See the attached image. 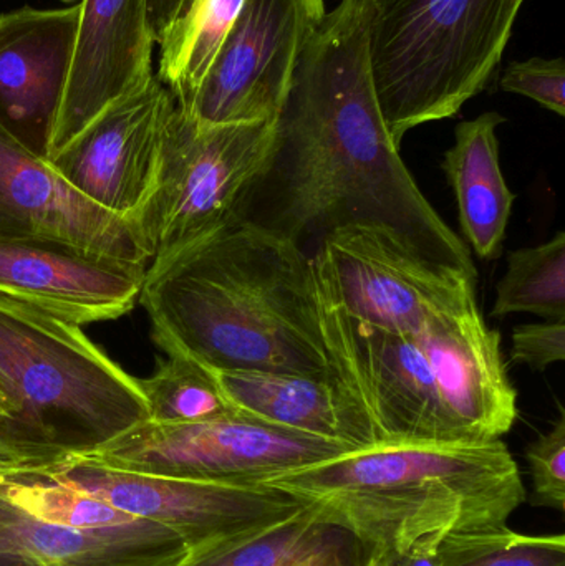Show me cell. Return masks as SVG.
I'll return each instance as SVG.
<instances>
[{
	"label": "cell",
	"mask_w": 565,
	"mask_h": 566,
	"mask_svg": "<svg viewBox=\"0 0 565 566\" xmlns=\"http://www.w3.org/2000/svg\"><path fill=\"white\" fill-rule=\"evenodd\" d=\"M370 0H341L311 36L274 119L242 221L294 242L381 226L433 261L477 275L470 249L415 182L381 116L368 53Z\"/></svg>",
	"instance_id": "cell-1"
},
{
	"label": "cell",
	"mask_w": 565,
	"mask_h": 566,
	"mask_svg": "<svg viewBox=\"0 0 565 566\" xmlns=\"http://www.w3.org/2000/svg\"><path fill=\"white\" fill-rule=\"evenodd\" d=\"M139 300L156 345L211 371L332 376L311 258L252 222L148 265Z\"/></svg>",
	"instance_id": "cell-2"
},
{
	"label": "cell",
	"mask_w": 565,
	"mask_h": 566,
	"mask_svg": "<svg viewBox=\"0 0 565 566\" xmlns=\"http://www.w3.org/2000/svg\"><path fill=\"white\" fill-rule=\"evenodd\" d=\"M261 485L314 509L368 552L405 551L428 535L503 531L526 495L520 468L501 439L378 444Z\"/></svg>",
	"instance_id": "cell-3"
},
{
	"label": "cell",
	"mask_w": 565,
	"mask_h": 566,
	"mask_svg": "<svg viewBox=\"0 0 565 566\" xmlns=\"http://www.w3.org/2000/svg\"><path fill=\"white\" fill-rule=\"evenodd\" d=\"M526 0H370L368 53L395 145L458 115L496 73Z\"/></svg>",
	"instance_id": "cell-4"
},
{
	"label": "cell",
	"mask_w": 565,
	"mask_h": 566,
	"mask_svg": "<svg viewBox=\"0 0 565 566\" xmlns=\"http://www.w3.org/2000/svg\"><path fill=\"white\" fill-rule=\"evenodd\" d=\"M0 411L36 441L88 452L148 421L138 378L75 323L0 296Z\"/></svg>",
	"instance_id": "cell-5"
},
{
	"label": "cell",
	"mask_w": 565,
	"mask_h": 566,
	"mask_svg": "<svg viewBox=\"0 0 565 566\" xmlns=\"http://www.w3.org/2000/svg\"><path fill=\"white\" fill-rule=\"evenodd\" d=\"M272 122L201 125L176 106L166 122L155 191L136 219L149 265L239 221L264 171Z\"/></svg>",
	"instance_id": "cell-6"
},
{
	"label": "cell",
	"mask_w": 565,
	"mask_h": 566,
	"mask_svg": "<svg viewBox=\"0 0 565 566\" xmlns=\"http://www.w3.org/2000/svg\"><path fill=\"white\" fill-rule=\"evenodd\" d=\"M311 261L325 298L390 332L417 336L437 316L477 303V275L433 261L381 226L334 229Z\"/></svg>",
	"instance_id": "cell-7"
},
{
	"label": "cell",
	"mask_w": 565,
	"mask_h": 566,
	"mask_svg": "<svg viewBox=\"0 0 565 566\" xmlns=\"http://www.w3.org/2000/svg\"><path fill=\"white\" fill-rule=\"evenodd\" d=\"M352 451L358 449L232 411L186 424L145 421L106 444L79 454L139 474L261 485L275 475Z\"/></svg>",
	"instance_id": "cell-8"
},
{
	"label": "cell",
	"mask_w": 565,
	"mask_h": 566,
	"mask_svg": "<svg viewBox=\"0 0 565 566\" xmlns=\"http://www.w3.org/2000/svg\"><path fill=\"white\" fill-rule=\"evenodd\" d=\"M317 292L332 376L368 416L381 444H461L417 338L342 312Z\"/></svg>",
	"instance_id": "cell-9"
},
{
	"label": "cell",
	"mask_w": 565,
	"mask_h": 566,
	"mask_svg": "<svg viewBox=\"0 0 565 566\" xmlns=\"http://www.w3.org/2000/svg\"><path fill=\"white\" fill-rule=\"evenodd\" d=\"M80 489L139 521L155 522L178 534L189 551L222 538L259 531L291 517L302 504L264 485L215 484L139 474L69 454L40 472Z\"/></svg>",
	"instance_id": "cell-10"
},
{
	"label": "cell",
	"mask_w": 565,
	"mask_h": 566,
	"mask_svg": "<svg viewBox=\"0 0 565 566\" xmlns=\"http://www.w3.org/2000/svg\"><path fill=\"white\" fill-rule=\"evenodd\" d=\"M325 15V0H245L182 112L201 125L275 119L302 52Z\"/></svg>",
	"instance_id": "cell-11"
},
{
	"label": "cell",
	"mask_w": 565,
	"mask_h": 566,
	"mask_svg": "<svg viewBox=\"0 0 565 566\" xmlns=\"http://www.w3.org/2000/svg\"><path fill=\"white\" fill-rule=\"evenodd\" d=\"M175 98L158 76L103 113L50 159L83 198L136 224L155 191L166 122Z\"/></svg>",
	"instance_id": "cell-12"
},
{
	"label": "cell",
	"mask_w": 565,
	"mask_h": 566,
	"mask_svg": "<svg viewBox=\"0 0 565 566\" xmlns=\"http://www.w3.org/2000/svg\"><path fill=\"white\" fill-rule=\"evenodd\" d=\"M148 0H82L65 92L46 161L116 103L155 78Z\"/></svg>",
	"instance_id": "cell-13"
},
{
	"label": "cell",
	"mask_w": 565,
	"mask_h": 566,
	"mask_svg": "<svg viewBox=\"0 0 565 566\" xmlns=\"http://www.w3.org/2000/svg\"><path fill=\"white\" fill-rule=\"evenodd\" d=\"M0 238L59 241L149 265L138 226L103 211L0 125Z\"/></svg>",
	"instance_id": "cell-14"
},
{
	"label": "cell",
	"mask_w": 565,
	"mask_h": 566,
	"mask_svg": "<svg viewBox=\"0 0 565 566\" xmlns=\"http://www.w3.org/2000/svg\"><path fill=\"white\" fill-rule=\"evenodd\" d=\"M146 271L66 242L0 238V296L79 326L132 312Z\"/></svg>",
	"instance_id": "cell-15"
},
{
	"label": "cell",
	"mask_w": 565,
	"mask_h": 566,
	"mask_svg": "<svg viewBox=\"0 0 565 566\" xmlns=\"http://www.w3.org/2000/svg\"><path fill=\"white\" fill-rule=\"evenodd\" d=\"M444 415L461 444L498 441L517 419V392L508 376L501 335L478 303L431 319L417 336Z\"/></svg>",
	"instance_id": "cell-16"
},
{
	"label": "cell",
	"mask_w": 565,
	"mask_h": 566,
	"mask_svg": "<svg viewBox=\"0 0 565 566\" xmlns=\"http://www.w3.org/2000/svg\"><path fill=\"white\" fill-rule=\"evenodd\" d=\"M80 3L0 15V125L46 159L69 78Z\"/></svg>",
	"instance_id": "cell-17"
},
{
	"label": "cell",
	"mask_w": 565,
	"mask_h": 566,
	"mask_svg": "<svg viewBox=\"0 0 565 566\" xmlns=\"http://www.w3.org/2000/svg\"><path fill=\"white\" fill-rule=\"evenodd\" d=\"M188 554L178 534L155 522L62 527L0 497V566H178Z\"/></svg>",
	"instance_id": "cell-18"
},
{
	"label": "cell",
	"mask_w": 565,
	"mask_h": 566,
	"mask_svg": "<svg viewBox=\"0 0 565 566\" xmlns=\"http://www.w3.org/2000/svg\"><path fill=\"white\" fill-rule=\"evenodd\" d=\"M216 378L242 415L355 449L381 444L368 416L334 376L231 371Z\"/></svg>",
	"instance_id": "cell-19"
},
{
	"label": "cell",
	"mask_w": 565,
	"mask_h": 566,
	"mask_svg": "<svg viewBox=\"0 0 565 566\" xmlns=\"http://www.w3.org/2000/svg\"><path fill=\"white\" fill-rule=\"evenodd\" d=\"M504 122L496 112L461 122L453 146L444 153L443 171L457 199L461 231L481 261L500 258L513 211L514 195L504 181L496 133Z\"/></svg>",
	"instance_id": "cell-20"
},
{
	"label": "cell",
	"mask_w": 565,
	"mask_h": 566,
	"mask_svg": "<svg viewBox=\"0 0 565 566\" xmlns=\"http://www.w3.org/2000/svg\"><path fill=\"white\" fill-rule=\"evenodd\" d=\"M368 557L355 535L302 505L268 527L189 551L178 566H367Z\"/></svg>",
	"instance_id": "cell-21"
},
{
	"label": "cell",
	"mask_w": 565,
	"mask_h": 566,
	"mask_svg": "<svg viewBox=\"0 0 565 566\" xmlns=\"http://www.w3.org/2000/svg\"><path fill=\"white\" fill-rule=\"evenodd\" d=\"M245 0H181L159 39V82L188 109Z\"/></svg>",
	"instance_id": "cell-22"
},
{
	"label": "cell",
	"mask_w": 565,
	"mask_h": 566,
	"mask_svg": "<svg viewBox=\"0 0 565 566\" xmlns=\"http://www.w3.org/2000/svg\"><path fill=\"white\" fill-rule=\"evenodd\" d=\"M148 379H138L148 421L186 424L236 411L219 386L216 373L175 349Z\"/></svg>",
	"instance_id": "cell-23"
},
{
	"label": "cell",
	"mask_w": 565,
	"mask_h": 566,
	"mask_svg": "<svg viewBox=\"0 0 565 566\" xmlns=\"http://www.w3.org/2000/svg\"><path fill=\"white\" fill-rule=\"evenodd\" d=\"M531 313L565 319V234L546 244L517 249L508 255L506 274L496 286L493 316Z\"/></svg>",
	"instance_id": "cell-24"
},
{
	"label": "cell",
	"mask_w": 565,
	"mask_h": 566,
	"mask_svg": "<svg viewBox=\"0 0 565 566\" xmlns=\"http://www.w3.org/2000/svg\"><path fill=\"white\" fill-rule=\"evenodd\" d=\"M0 497L39 521L62 527H108L135 521L98 497L40 472L0 474Z\"/></svg>",
	"instance_id": "cell-25"
},
{
	"label": "cell",
	"mask_w": 565,
	"mask_h": 566,
	"mask_svg": "<svg viewBox=\"0 0 565 566\" xmlns=\"http://www.w3.org/2000/svg\"><path fill=\"white\" fill-rule=\"evenodd\" d=\"M441 566H565V537L521 535L511 531L447 535Z\"/></svg>",
	"instance_id": "cell-26"
},
{
	"label": "cell",
	"mask_w": 565,
	"mask_h": 566,
	"mask_svg": "<svg viewBox=\"0 0 565 566\" xmlns=\"http://www.w3.org/2000/svg\"><path fill=\"white\" fill-rule=\"evenodd\" d=\"M533 479V504L565 511V411L559 405L556 424L526 449Z\"/></svg>",
	"instance_id": "cell-27"
},
{
	"label": "cell",
	"mask_w": 565,
	"mask_h": 566,
	"mask_svg": "<svg viewBox=\"0 0 565 566\" xmlns=\"http://www.w3.org/2000/svg\"><path fill=\"white\" fill-rule=\"evenodd\" d=\"M501 88L526 96L557 116H565L564 59H533L511 62L501 75Z\"/></svg>",
	"instance_id": "cell-28"
},
{
	"label": "cell",
	"mask_w": 565,
	"mask_h": 566,
	"mask_svg": "<svg viewBox=\"0 0 565 566\" xmlns=\"http://www.w3.org/2000/svg\"><path fill=\"white\" fill-rule=\"evenodd\" d=\"M66 455L60 449L36 441L19 422L0 411V474L46 471Z\"/></svg>",
	"instance_id": "cell-29"
},
{
	"label": "cell",
	"mask_w": 565,
	"mask_h": 566,
	"mask_svg": "<svg viewBox=\"0 0 565 566\" xmlns=\"http://www.w3.org/2000/svg\"><path fill=\"white\" fill-rule=\"evenodd\" d=\"M565 359V319H544L514 328L511 361L546 371Z\"/></svg>",
	"instance_id": "cell-30"
},
{
	"label": "cell",
	"mask_w": 565,
	"mask_h": 566,
	"mask_svg": "<svg viewBox=\"0 0 565 566\" xmlns=\"http://www.w3.org/2000/svg\"><path fill=\"white\" fill-rule=\"evenodd\" d=\"M447 535H428L405 551L370 552L367 566H441L440 545Z\"/></svg>",
	"instance_id": "cell-31"
},
{
	"label": "cell",
	"mask_w": 565,
	"mask_h": 566,
	"mask_svg": "<svg viewBox=\"0 0 565 566\" xmlns=\"http://www.w3.org/2000/svg\"><path fill=\"white\" fill-rule=\"evenodd\" d=\"M179 2L181 0H148L149 22H151L156 45H158L159 39L168 29L169 23H171Z\"/></svg>",
	"instance_id": "cell-32"
},
{
	"label": "cell",
	"mask_w": 565,
	"mask_h": 566,
	"mask_svg": "<svg viewBox=\"0 0 565 566\" xmlns=\"http://www.w3.org/2000/svg\"><path fill=\"white\" fill-rule=\"evenodd\" d=\"M65 2H70V0H65Z\"/></svg>",
	"instance_id": "cell-33"
}]
</instances>
